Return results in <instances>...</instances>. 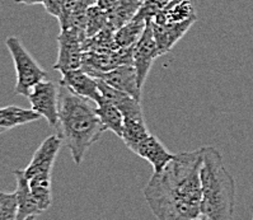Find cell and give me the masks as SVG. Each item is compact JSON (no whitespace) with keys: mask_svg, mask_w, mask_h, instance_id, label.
I'll list each match as a JSON object with an SVG mask.
<instances>
[{"mask_svg":"<svg viewBox=\"0 0 253 220\" xmlns=\"http://www.w3.org/2000/svg\"><path fill=\"white\" fill-rule=\"evenodd\" d=\"M159 51L157 47L154 35H153L152 21H146V27L144 30L143 36L136 42L132 48V66L136 70L137 83L143 89L146 77L149 74L150 68L157 57H159Z\"/></svg>","mask_w":253,"mask_h":220,"instance_id":"cell-8","label":"cell"},{"mask_svg":"<svg viewBox=\"0 0 253 220\" xmlns=\"http://www.w3.org/2000/svg\"><path fill=\"white\" fill-rule=\"evenodd\" d=\"M252 220H253V218H252Z\"/></svg>","mask_w":253,"mask_h":220,"instance_id":"cell-31","label":"cell"},{"mask_svg":"<svg viewBox=\"0 0 253 220\" xmlns=\"http://www.w3.org/2000/svg\"><path fill=\"white\" fill-rule=\"evenodd\" d=\"M146 27V21H136L126 23L115 32V42L119 48H130L136 45V42L143 36Z\"/></svg>","mask_w":253,"mask_h":220,"instance_id":"cell-19","label":"cell"},{"mask_svg":"<svg viewBox=\"0 0 253 220\" xmlns=\"http://www.w3.org/2000/svg\"><path fill=\"white\" fill-rule=\"evenodd\" d=\"M149 135L150 132L146 128L144 117L124 119V131H122L121 139L130 150H132L137 144L141 143Z\"/></svg>","mask_w":253,"mask_h":220,"instance_id":"cell-18","label":"cell"},{"mask_svg":"<svg viewBox=\"0 0 253 220\" xmlns=\"http://www.w3.org/2000/svg\"><path fill=\"white\" fill-rule=\"evenodd\" d=\"M56 130L63 145L70 150L77 164L83 162L88 149L104 132L95 107L90 104L89 99L79 97L63 86H60Z\"/></svg>","mask_w":253,"mask_h":220,"instance_id":"cell-2","label":"cell"},{"mask_svg":"<svg viewBox=\"0 0 253 220\" xmlns=\"http://www.w3.org/2000/svg\"><path fill=\"white\" fill-rule=\"evenodd\" d=\"M131 152L145 159L153 167V173L162 172L174 157V154H172L162 144L161 140L152 134L145 137L141 143L137 144Z\"/></svg>","mask_w":253,"mask_h":220,"instance_id":"cell-11","label":"cell"},{"mask_svg":"<svg viewBox=\"0 0 253 220\" xmlns=\"http://www.w3.org/2000/svg\"><path fill=\"white\" fill-rule=\"evenodd\" d=\"M172 1L173 0H144L134 19H136V21H152L155 15L158 14L161 10H163L166 6L169 5Z\"/></svg>","mask_w":253,"mask_h":220,"instance_id":"cell-21","label":"cell"},{"mask_svg":"<svg viewBox=\"0 0 253 220\" xmlns=\"http://www.w3.org/2000/svg\"><path fill=\"white\" fill-rule=\"evenodd\" d=\"M41 119L39 113L31 108H21L17 106H6L0 108V129L8 131L17 126L26 125L30 122L37 121Z\"/></svg>","mask_w":253,"mask_h":220,"instance_id":"cell-17","label":"cell"},{"mask_svg":"<svg viewBox=\"0 0 253 220\" xmlns=\"http://www.w3.org/2000/svg\"><path fill=\"white\" fill-rule=\"evenodd\" d=\"M63 146V140L57 134L46 137L39 146L30 164L24 168L32 195L41 211L47 210L52 204L51 199V173L54 163Z\"/></svg>","mask_w":253,"mask_h":220,"instance_id":"cell-4","label":"cell"},{"mask_svg":"<svg viewBox=\"0 0 253 220\" xmlns=\"http://www.w3.org/2000/svg\"><path fill=\"white\" fill-rule=\"evenodd\" d=\"M14 177L17 181V188H15L14 193L17 196V202H18V220H24L26 218L37 217L39 214H41L42 211L33 197L24 171L15 170Z\"/></svg>","mask_w":253,"mask_h":220,"instance_id":"cell-13","label":"cell"},{"mask_svg":"<svg viewBox=\"0 0 253 220\" xmlns=\"http://www.w3.org/2000/svg\"><path fill=\"white\" fill-rule=\"evenodd\" d=\"M197 18L195 8L190 0H173L168 6L155 15L152 19L157 24H174Z\"/></svg>","mask_w":253,"mask_h":220,"instance_id":"cell-14","label":"cell"},{"mask_svg":"<svg viewBox=\"0 0 253 220\" xmlns=\"http://www.w3.org/2000/svg\"><path fill=\"white\" fill-rule=\"evenodd\" d=\"M108 27L107 13L98 5L90 6L86 10V39L98 35L101 31Z\"/></svg>","mask_w":253,"mask_h":220,"instance_id":"cell-20","label":"cell"},{"mask_svg":"<svg viewBox=\"0 0 253 220\" xmlns=\"http://www.w3.org/2000/svg\"><path fill=\"white\" fill-rule=\"evenodd\" d=\"M141 3L143 1H137V0H117V3L113 5L112 9L106 12L108 27L116 32L122 26L131 22L140 9Z\"/></svg>","mask_w":253,"mask_h":220,"instance_id":"cell-15","label":"cell"},{"mask_svg":"<svg viewBox=\"0 0 253 220\" xmlns=\"http://www.w3.org/2000/svg\"><path fill=\"white\" fill-rule=\"evenodd\" d=\"M43 6L50 15L59 19L63 14V0H43Z\"/></svg>","mask_w":253,"mask_h":220,"instance_id":"cell-24","label":"cell"},{"mask_svg":"<svg viewBox=\"0 0 253 220\" xmlns=\"http://www.w3.org/2000/svg\"><path fill=\"white\" fill-rule=\"evenodd\" d=\"M97 1L98 0H79V6H82L84 9H88L90 6L97 5Z\"/></svg>","mask_w":253,"mask_h":220,"instance_id":"cell-26","label":"cell"},{"mask_svg":"<svg viewBox=\"0 0 253 220\" xmlns=\"http://www.w3.org/2000/svg\"><path fill=\"white\" fill-rule=\"evenodd\" d=\"M3 132H6V131H4L3 129H0V134H3Z\"/></svg>","mask_w":253,"mask_h":220,"instance_id":"cell-29","label":"cell"},{"mask_svg":"<svg viewBox=\"0 0 253 220\" xmlns=\"http://www.w3.org/2000/svg\"><path fill=\"white\" fill-rule=\"evenodd\" d=\"M5 44L12 55L13 63L15 66V74H17L14 93L17 95L28 97L33 87L39 84L40 82L45 81L47 74L17 37H8Z\"/></svg>","mask_w":253,"mask_h":220,"instance_id":"cell-5","label":"cell"},{"mask_svg":"<svg viewBox=\"0 0 253 220\" xmlns=\"http://www.w3.org/2000/svg\"><path fill=\"white\" fill-rule=\"evenodd\" d=\"M59 52L56 63L52 69L64 75L70 70L82 68L83 61V41L77 33L72 30H61L57 36Z\"/></svg>","mask_w":253,"mask_h":220,"instance_id":"cell-7","label":"cell"},{"mask_svg":"<svg viewBox=\"0 0 253 220\" xmlns=\"http://www.w3.org/2000/svg\"><path fill=\"white\" fill-rule=\"evenodd\" d=\"M0 220H18V202L14 192H0Z\"/></svg>","mask_w":253,"mask_h":220,"instance_id":"cell-22","label":"cell"},{"mask_svg":"<svg viewBox=\"0 0 253 220\" xmlns=\"http://www.w3.org/2000/svg\"><path fill=\"white\" fill-rule=\"evenodd\" d=\"M201 166V215L208 220H234L235 181L214 146H204Z\"/></svg>","mask_w":253,"mask_h":220,"instance_id":"cell-3","label":"cell"},{"mask_svg":"<svg viewBox=\"0 0 253 220\" xmlns=\"http://www.w3.org/2000/svg\"><path fill=\"white\" fill-rule=\"evenodd\" d=\"M95 112L98 115L101 124L103 126L104 131H112L117 136H122V131H124V115L121 111L111 103L110 101L102 99L95 103Z\"/></svg>","mask_w":253,"mask_h":220,"instance_id":"cell-16","label":"cell"},{"mask_svg":"<svg viewBox=\"0 0 253 220\" xmlns=\"http://www.w3.org/2000/svg\"><path fill=\"white\" fill-rule=\"evenodd\" d=\"M117 3V0H98L97 1V5L101 8V9H103L104 12H108L110 9H112L113 5Z\"/></svg>","mask_w":253,"mask_h":220,"instance_id":"cell-25","label":"cell"},{"mask_svg":"<svg viewBox=\"0 0 253 220\" xmlns=\"http://www.w3.org/2000/svg\"><path fill=\"white\" fill-rule=\"evenodd\" d=\"M78 5H79V0H63V14L59 18L61 30H65L68 27L69 19H70L73 13L75 12Z\"/></svg>","mask_w":253,"mask_h":220,"instance_id":"cell-23","label":"cell"},{"mask_svg":"<svg viewBox=\"0 0 253 220\" xmlns=\"http://www.w3.org/2000/svg\"><path fill=\"white\" fill-rule=\"evenodd\" d=\"M95 79H102L115 89L121 90L126 94L131 95L132 98L141 101V88L137 83L136 70L132 65L117 66L111 72L101 73L95 77Z\"/></svg>","mask_w":253,"mask_h":220,"instance_id":"cell-10","label":"cell"},{"mask_svg":"<svg viewBox=\"0 0 253 220\" xmlns=\"http://www.w3.org/2000/svg\"><path fill=\"white\" fill-rule=\"evenodd\" d=\"M60 86L65 87L69 90H72L79 97L89 99L90 102H99L102 99V94L98 89L97 79L85 73L83 69H75L61 75Z\"/></svg>","mask_w":253,"mask_h":220,"instance_id":"cell-9","label":"cell"},{"mask_svg":"<svg viewBox=\"0 0 253 220\" xmlns=\"http://www.w3.org/2000/svg\"><path fill=\"white\" fill-rule=\"evenodd\" d=\"M194 220H208V219H206V218H197V219H194Z\"/></svg>","mask_w":253,"mask_h":220,"instance_id":"cell-28","label":"cell"},{"mask_svg":"<svg viewBox=\"0 0 253 220\" xmlns=\"http://www.w3.org/2000/svg\"><path fill=\"white\" fill-rule=\"evenodd\" d=\"M197 18H192L190 21L181 22L174 24H157L152 21L153 35H154L157 47H158L159 55H164L169 52L172 47L177 42L185 36L187 31L192 27V24L196 22Z\"/></svg>","mask_w":253,"mask_h":220,"instance_id":"cell-12","label":"cell"},{"mask_svg":"<svg viewBox=\"0 0 253 220\" xmlns=\"http://www.w3.org/2000/svg\"><path fill=\"white\" fill-rule=\"evenodd\" d=\"M137 1H144V0H137Z\"/></svg>","mask_w":253,"mask_h":220,"instance_id":"cell-30","label":"cell"},{"mask_svg":"<svg viewBox=\"0 0 253 220\" xmlns=\"http://www.w3.org/2000/svg\"><path fill=\"white\" fill-rule=\"evenodd\" d=\"M59 93L60 87L54 82L42 81L33 87L27 97L31 108L45 117L48 125L55 129L59 122Z\"/></svg>","mask_w":253,"mask_h":220,"instance_id":"cell-6","label":"cell"},{"mask_svg":"<svg viewBox=\"0 0 253 220\" xmlns=\"http://www.w3.org/2000/svg\"><path fill=\"white\" fill-rule=\"evenodd\" d=\"M15 3L26 4V5H36V4H43V0H15Z\"/></svg>","mask_w":253,"mask_h":220,"instance_id":"cell-27","label":"cell"},{"mask_svg":"<svg viewBox=\"0 0 253 220\" xmlns=\"http://www.w3.org/2000/svg\"><path fill=\"white\" fill-rule=\"evenodd\" d=\"M203 150L179 152L144 188L157 220H194L201 215Z\"/></svg>","mask_w":253,"mask_h":220,"instance_id":"cell-1","label":"cell"}]
</instances>
